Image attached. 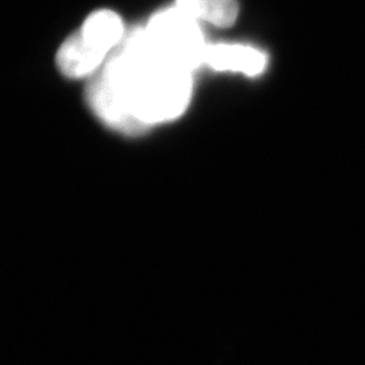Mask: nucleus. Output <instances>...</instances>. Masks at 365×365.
<instances>
[{"label": "nucleus", "instance_id": "obj_1", "mask_svg": "<svg viewBox=\"0 0 365 365\" xmlns=\"http://www.w3.org/2000/svg\"><path fill=\"white\" fill-rule=\"evenodd\" d=\"M190 73L161 63L140 27L122 39L98 76L148 129L182 114L191 96Z\"/></svg>", "mask_w": 365, "mask_h": 365}, {"label": "nucleus", "instance_id": "obj_2", "mask_svg": "<svg viewBox=\"0 0 365 365\" xmlns=\"http://www.w3.org/2000/svg\"><path fill=\"white\" fill-rule=\"evenodd\" d=\"M144 29L148 45L161 63L188 72L205 63L207 45L197 21L176 6L158 11Z\"/></svg>", "mask_w": 365, "mask_h": 365}, {"label": "nucleus", "instance_id": "obj_3", "mask_svg": "<svg viewBox=\"0 0 365 365\" xmlns=\"http://www.w3.org/2000/svg\"><path fill=\"white\" fill-rule=\"evenodd\" d=\"M106 56L78 31L61 45L57 53V64L68 78H83L95 72L105 61Z\"/></svg>", "mask_w": 365, "mask_h": 365}, {"label": "nucleus", "instance_id": "obj_4", "mask_svg": "<svg viewBox=\"0 0 365 365\" xmlns=\"http://www.w3.org/2000/svg\"><path fill=\"white\" fill-rule=\"evenodd\" d=\"M205 63L218 71L257 75L265 68L262 53L244 45H207Z\"/></svg>", "mask_w": 365, "mask_h": 365}, {"label": "nucleus", "instance_id": "obj_5", "mask_svg": "<svg viewBox=\"0 0 365 365\" xmlns=\"http://www.w3.org/2000/svg\"><path fill=\"white\" fill-rule=\"evenodd\" d=\"M78 31L96 49L106 54L117 48L123 39V24L120 18L108 10L91 14Z\"/></svg>", "mask_w": 365, "mask_h": 365}, {"label": "nucleus", "instance_id": "obj_6", "mask_svg": "<svg viewBox=\"0 0 365 365\" xmlns=\"http://www.w3.org/2000/svg\"><path fill=\"white\" fill-rule=\"evenodd\" d=\"M175 6L196 21L214 26H232L238 15L237 0H175Z\"/></svg>", "mask_w": 365, "mask_h": 365}]
</instances>
